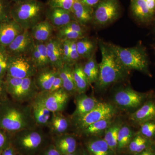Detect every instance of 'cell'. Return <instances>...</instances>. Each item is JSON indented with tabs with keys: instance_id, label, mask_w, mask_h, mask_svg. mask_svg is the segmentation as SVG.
<instances>
[{
	"instance_id": "b9f144b4",
	"label": "cell",
	"mask_w": 155,
	"mask_h": 155,
	"mask_svg": "<svg viewBox=\"0 0 155 155\" xmlns=\"http://www.w3.org/2000/svg\"><path fill=\"white\" fill-rule=\"evenodd\" d=\"M32 62H33L35 65L36 66L37 68L39 69L44 68L43 64L42 61L40 53L38 50L35 47V45L34 48H33L30 54H29Z\"/></svg>"
},
{
	"instance_id": "ffe728a7",
	"label": "cell",
	"mask_w": 155,
	"mask_h": 155,
	"mask_svg": "<svg viewBox=\"0 0 155 155\" xmlns=\"http://www.w3.org/2000/svg\"><path fill=\"white\" fill-rule=\"evenodd\" d=\"M31 108L36 125L48 126L51 117L52 113L45 105L38 94L35 98Z\"/></svg>"
},
{
	"instance_id": "816d5d0a",
	"label": "cell",
	"mask_w": 155,
	"mask_h": 155,
	"mask_svg": "<svg viewBox=\"0 0 155 155\" xmlns=\"http://www.w3.org/2000/svg\"><path fill=\"white\" fill-rule=\"evenodd\" d=\"M64 155H81V149L78 148L77 150L74 153Z\"/></svg>"
},
{
	"instance_id": "6f0895ef",
	"label": "cell",
	"mask_w": 155,
	"mask_h": 155,
	"mask_svg": "<svg viewBox=\"0 0 155 155\" xmlns=\"http://www.w3.org/2000/svg\"><path fill=\"white\" fill-rule=\"evenodd\" d=\"M0 155H1V154H0Z\"/></svg>"
},
{
	"instance_id": "c3c4849f",
	"label": "cell",
	"mask_w": 155,
	"mask_h": 155,
	"mask_svg": "<svg viewBox=\"0 0 155 155\" xmlns=\"http://www.w3.org/2000/svg\"><path fill=\"white\" fill-rule=\"evenodd\" d=\"M135 155H155V143Z\"/></svg>"
},
{
	"instance_id": "f1b7e54d",
	"label": "cell",
	"mask_w": 155,
	"mask_h": 155,
	"mask_svg": "<svg viewBox=\"0 0 155 155\" xmlns=\"http://www.w3.org/2000/svg\"><path fill=\"white\" fill-rule=\"evenodd\" d=\"M123 125L121 120H114L104 134V139L115 155H117L116 148L119 129Z\"/></svg>"
},
{
	"instance_id": "d6a6232c",
	"label": "cell",
	"mask_w": 155,
	"mask_h": 155,
	"mask_svg": "<svg viewBox=\"0 0 155 155\" xmlns=\"http://www.w3.org/2000/svg\"><path fill=\"white\" fill-rule=\"evenodd\" d=\"M95 54L82 65L84 74L87 78L90 84L95 83L98 78L99 74V66L97 63Z\"/></svg>"
},
{
	"instance_id": "7c38bea8",
	"label": "cell",
	"mask_w": 155,
	"mask_h": 155,
	"mask_svg": "<svg viewBox=\"0 0 155 155\" xmlns=\"http://www.w3.org/2000/svg\"><path fill=\"white\" fill-rule=\"evenodd\" d=\"M38 91L34 77L22 79L19 86L9 96L14 101L21 104L36 97Z\"/></svg>"
},
{
	"instance_id": "2e32d148",
	"label": "cell",
	"mask_w": 155,
	"mask_h": 155,
	"mask_svg": "<svg viewBox=\"0 0 155 155\" xmlns=\"http://www.w3.org/2000/svg\"><path fill=\"white\" fill-rule=\"evenodd\" d=\"M45 44L50 66L58 70L64 64L62 41L52 37Z\"/></svg>"
},
{
	"instance_id": "cb8c5ba5",
	"label": "cell",
	"mask_w": 155,
	"mask_h": 155,
	"mask_svg": "<svg viewBox=\"0 0 155 155\" xmlns=\"http://www.w3.org/2000/svg\"><path fill=\"white\" fill-rule=\"evenodd\" d=\"M92 137L85 143L86 150L89 155H115L104 138Z\"/></svg>"
},
{
	"instance_id": "8d00e7d4",
	"label": "cell",
	"mask_w": 155,
	"mask_h": 155,
	"mask_svg": "<svg viewBox=\"0 0 155 155\" xmlns=\"http://www.w3.org/2000/svg\"><path fill=\"white\" fill-rule=\"evenodd\" d=\"M11 3L9 0H0V23L12 19L11 16Z\"/></svg>"
},
{
	"instance_id": "ba28073f",
	"label": "cell",
	"mask_w": 155,
	"mask_h": 155,
	"mask_svg": "<svg viewBox=\"0 0 155 155\" xmlns=\"http://www.w3.org/2000/svg\"><path fill=\"white\" fill-rule=\"evenodd\" d=\"M116 113V108L111 104L99 102L96 107L89 113L72 119L75 129L81 132L89 125L99 120L115 117Z\"/></svg>"
},
{
	"instance_id": "f546056e",
	"label": "cell",
	"mask_w": 155,
	"mask_h": 155,
	"mask_svg": "<svg viewBox=\"0 0 155 155\" xmlns=\"http://www.w3.org/2000/svg\"><path fill=\"white\" fill-rule=\"evenodd\" d=\"M135 134V132L129 125L124 124L122 125L118 134L116 148L117 154L126 151L127 147Z\"/></svg>"
},
{
	"instance_id": "ab89813d",
	"label": "cell",
	"mask_w": 155,
	"mask_h": 155,
	"mask_svg": "<svg viewBox=\"0 0 155 155\" xmlns=\"http://www.w3.org/2000/svg\"><path fill=\"white\" fill-rule=\"evenodd\" d=\"M80 58V56L78 52L76 40H71L69 65L73 66L74 64L78 63Z\"/></svg>"
},
{
	"instance_id": "4316f807",
	"label": "cell",
	"mask_w": 155,
	"mask_h": 155,
	"mask_svg": "<svg viewBox=\"0 0 155 155\" xmlns=\"http://www.w3.org/2000/svg\"><path fill=\"white\" fill-rule=\"evenodd\" d=\"M70 122L62 112L52 113L48 126L51 132L57 136L64 134L69 129Z\"/></svg>"
},
{
	"instance_id": "d590c367",
	"label": "cell",
	"mask_w": 155,
	"mask_h": 155,
	"mask_svg": "<svg viewBox=\"0 0 155 155\" xmlns=\"http://www.w3.org/2000/svg\"><path fill=\"white\" fill-rule=\"evenodd\" d=\"M138 132L145 137L155 140V120L142 124L140 126Z\"/></svg>"
},
{
	"instance_id": "8fae6325",
	"label": "cell",
	"mask_w": 155,
	"mask_h": 155,
	"mask_svg": "<svg viewBox=\"0 0 155 155\" xmlns=\"http://www.w3.org/2000/svg\"><path fill=\"white\" fill-rule=\"evenodd\" d=\"M38 95L52 113L62 112L64 110L70 96L63 88L54 92H41Z\"/></svg>"
},
{
	"instance_id": "6da1fadb",
	"label": "cell",
	"mask_w": 155,
	"mask_h": 155,
	"mask_svg": "<svg viewBox=\"0 0 155 155\" xmlns=\"http://www.w3.org/2000/svg\"><path fill=\"white\" fill-rule=\"evenodd\" d=\"M31 107L23 106L8 98L0 103V128L11 134L35 128Z\"/></svg>"
},
{
	"instance_id": "52a82bcc",
	"label": "cell",
	"mask_w": 155,
	"mask_h": 155,
	"mask_svg": "<svg viewBox=\"0 0 155 155\" xmlns=\"http://www.w3.org/2000/svg\"><path fill=\"white\" fill-rule=\"evenodd\" d=\"M43 141V134L35 128L25 129L11 134V143L17 151L22 152H35L41 146Z\"/></svg>"
},
{
	"instance_id": "7402d4cb",
	"label": "cell",
	"mask_w": 155,
	"mask_h": 155,
	"mask_svg": "<svg viewBox=\"0 0 155 155\" xmlns=\"http://www.w3.org/2000/svg\"><path fill=\"white\" fill-rule=\"evenodd\" d=\"M94 9L77 0L73 4L71 12L75 21L83 26L92 22Z\"/></svg>"
},
{
	"instance_id": "7bdbcfd3",
	"label": "cell",
	"mask_w": 155,
	"mask_h": 155,
	"mask_svg": "<svg viewBox=\"0 0 155 155\" xmlns=\"http://www.w3.org/2000/svg\"><path fill=\"white\" fill-rule=\"evenodd\" d=\"M61 41L64 64H68L69 65L71 40H64Z\"/></svg>"
},
{
	"instance_id": "5bb4252c",
	"label": "cell",
	"mask_w": 155,
	"mask_h": 155,
	"mask_svg": "<svg viewBox=\"0 0 155 155\" xmlns=\"http://www.w3.org/2000/svg\"><path fill=\"white\" fill-rule=\"evenodd\" d=\"M129 119L139 126L145 122L155 120V100L152 97L149 99L140 107L130 114Z\"/></svg>"
},
{
	"instance_id": "484cf974",
	"label": "cell",
	"mask_w": 155,
	"mask_h": 155,
	"mask_svg": "<svg viewBox=\"0 0 155 155\" xmlns=\"http://www.w3.org/2000/svg\"><path fill=\"white\" fill-rule=\"evenodd\" d=\"M155 143V140L145 137L138 131L136 132L130 140L126 151L130 155H135Z\"/></svg>"
},
{
	"instance_id": "8992f818",
	"label": "cell",
	"mask_w": 155,
	"mask_h": 155,
	"mask_svg": "<svg viewBox=\"0 0 155 155\" xmlns=\"http://www.w3.org/2000/svg\"><path fill=\"white\" fill-rule=\"evenodd\" d=\"M93 9L92 22L99 27L113 23L118 19L121 13L119 0H100Z\"/></svg>"
},
{
	"instance_id": "5b68a950",
	"label": "cell",
	"mask_w": 155,
	"mask_h": 155,
	"mask_svg": "<svg viewBox=\"0 0 155 155\" xmlns=\"http://www.w3.org/2000/svg\"><path fill=\"white\" fill-rule=\"evenodd\" d=\"M153 94L152 92H140L130 87H126L119 89L115 92L113 101L114 104L120 109L134 112L149 99L152 97Z\"/></svg>"
},
{
	"instance_id": "db71d44e",
	"label": "cell",
	"mask_w": 155,
	"mask_h": 155,
	"mask_svg": "<svg viewBox=\"0 0 155 155\" xmlns=\"http://www.w3.org/2000/svg\"><path fill=\"white\" fill-rule=\"evenodd\" d=\"M9 1L12 3H15L25 2V1H28V0H9Z\"/></svg>"
},
{
	"instance_id": "bcb514c9",
	"label": "cell",
	"mask_w": 155,
	"mask_h": 155,
	"mask_svg": "<svg viewBox=\"0 0 155 155\" xmlns=\"http://www.w3.org/2000/svg\"><path fill=\"white\" fill-rule=\"evenodd\" d=\"M43 155H63L56 147L51 145L44 152Z\"/></svg>"
},
{
	"instance_id": "ee69618b",
	"label": "cell",
	"mask_w": 155,
	"mask_h": 155,
	"mask_svg": "<svg viewBox=\"0 0 155 155\" xmlns=\"http://www.w3.org/2000/svg\"><path fill=\"white\" fill-rule=\"evenodd\" d=\"M62 88H63V82H62V79L59 75L58 72V75L54 81V83L52 85L50 91L48 92H54L57 91Z\"/></svg>"
},
{
	"instance_id": "603a6c76",
	"label": "cell",
	"mask_w": 155,
	"mask_h": 155,
	"mask_svg": "<svg viewBox=\"0 0 155 155\" xmlns=\"http://www.w3.org/2000/svg\"><path fill=\"white\" fill-rule=\"evenodd\" d=\"M73 66L64 64L58 69V73L63 82V88L70 96L77 94L73 76Z\"/></svg>"
},
{
	"instance_id": "ac0fdd59",
	"label": "cell",
	"mask_w": 155,
	"mask_h": 155,
	"mask_svg": "<svg viewBox=\"0 0 155 155\" xmlns=\"http://www.w3.org/2000/svg\"><path fill=\"white\" fill-rule=\"evenodd\" d=\"M130 10L134 19L142 24L148 25L155 20L145 0H131Z\"/></svg>"
},
{
	"instance_id": "d6986e66",
	"label": "cell",
	"mask_w": 155,
	"mask_h": 155,
	"mask_svg": "<svg viewBox=\"0 0 155 155\" xmlns=\"http://www.w3.org/2000/svg\"><path fill=\"white\" fill-rule=\"evenodd\" d=\"M93 97L85 93L77 94L75 99V109L72 114V118L83 116L94 109L99 103Z\"/></svg>"
},
{
	"instance_id": "9a60e30c",
	"label": "cell",
	"mask_w": 155,
	"mask_h": 155,
	"mask_svg": "<svg viewBox=\"0 0 155 155\" xmlns=\"http://www.w3.org/2000/svg\"><path fill=\"white\" fill-rule=\"evenodd\" d=\"M24 30L13 19L0 23V45L7 47Z\"/></svg>"
},
{
	"instance_id": "e575fe53",
	"label": "cell",
	"mask_w": 155,
	"mask_h": 155,
	"mask_svg": "<svg viewBox=\"0 0 155 155\" xmlns=\"http://www.w3.org/2000/svg\"><path fill=\"white\" fill-rule=\"evenodd\" d=\"M9 54L6 48L0 45V79L5 80L7 75Z\"/></svg>"
},
{
	"instance_id": "3957f363",
	"label": "cell",
	"mask_w": 155,
	"mask_h": 155,
	"mask_svg": "<svg viewBox=\"0 0 155 155\" xmlns=\"http://www.w3.org/2000/svg\"><path fill=\"white\" fill-rule=\"evenodd\" d=\"M39 0H28L13 3L11 18L24 30H30L35 25L43 20L47 8Z\"/></svg>"
},
{
	"instance_id": "f35d334b",
	"label": "cell",
	"mask_w": 155,
	"mask_h": 155,
	"mask_svg": "<svg viewBox=\"0 0 155 155\" xmlns=\"http://www.w3.org/2000/svg\"><path fill=\"white\" fill-rule=\"evenodd\" d=\"M35 46L38 50L41 57L44 68L50 66L45 43L35 41Z\"/></svg>"
},
{
	"instance_id": "74e56055",
	"label": "cell",
	"mask_w": 155,
	"mask_h": 155,
	"mask_svg": "<svg viewBox=\"0 0 155 155\" xmlns=\"http://www.w3.org/2000/svg\"><path fill=\"white\" fill-rule=\"evenodd\" d=\"M77 0H47L46 6L51 8H58L71 11L72 6Z\"/></svg>"
},
{
	"instance_id": "681fc988",
	"label": "cell",
	"mask_w": 155,
	"mask_h": 155,
	"mask_svg": "<svg viewBox=\"0 0 155 155\" xmlns=\"http://www.w3.org/2000/svg\"><path fill=\"white\" fill-rule=\"evenodd\" d=\"M152 14L155 17V0H145Z\"/></svg>"
},
{
	"instance_id": "836d02e7",
	"label": "cell",
	"mask_w": 155,
	"mask_h": 155,
	"mask_svg": "<svg viewBox=\"0 0 155 155\" xmlns=\"http://www.w3.org/2000/svg\"><path fill=\"white\" fill-rule=\"evenodd\" d=\"M56 37L61 41L77 40L85 36V33H81L64 27L56 28Z\"/></svg>"
},
{
	"instance_id": "83f0119b",
	"label": "cell",
	"mask_w": 155,
	"mask_h": 155,
	"mask_svg": "<svg viewBox=\"0 0 155 155\" xmlns=\"http://www.w3.org/2000/svg\"><path fill=\"white\" fill-rule=\"evenodd\" d=\"M114 117L99 120L89 125L81 132L84 135L90 137H99L104 134L106 130L115 120Z\"/></svg>"
},
{
	"instance_id": "30bf717a",
	"label": "cell",
	"mask_w": 155,
	"mask_h": 155,
	"mask_svg": "<svg viewBox=\"0 0 155 155\" xmlns=\"http://www.w3.org/2000/svg\"><path fill=\"white\" fill-rule=\"evenodd\" d=\"M35 45L30 30H24L6 47L9 55H29Z\"/></svg>"
},
{
	"instance_id": "7a4b0ae2",
	"label": "cell",
	"mask_w": 155,
	"mask_h": 155,
	"mask_svg": "<svg viewBox=\"0 0 155 155\" xmlns=\"http://www.w3.org/2000/svg\"><path fill=\"white\" fill-rule=\"evenodd\" d=\"M98 45L102 59L99 64V74L95 86L97 89L101 91L114 84L125 80L130 71L121 64L109 43L100 40Z\"/></svg>"
},
{
	"instance_id": "9f6ffc18",
	"label": "cell",
	"mask_w": 155,
	"mask_h": 155,
	"mask_svg": "<svg viewBox=\"0 0 155 155\" xmlns=\"http://www.w3.org/2000/svg\"></svg>"
},
{
	"instance_id": "4fadbf2b",
	"label": "cell",
	"mask_w": 155,
	"mask_h": 155,
	"mask_svg": "<svg viewBox=\"0 0 155 155\" xmlns=\"http://www.w3.org/2000/svg\"><path fill=\"white\" fill-rule=\"evenodd\" d=\"M45 19H47L55 29L63 27L72 21H75L71 11L60 8H51L47 6L45 13Z\"/></svg>"
},
{
	"instance_id": "f907efd6",
	"label": "cell",
	"mask_w": 155,
	"mask_h": 155,
	"mask_svg": "<svg viewBox=\"0 0 155 155\" xmlns=\"http://www.w3.org/2000/svg\"><path fill=\"white\" fill-rule=\"evenodd\" d=\"M81 3L90 7L93 8L100 0H79Z\"/></svg>"
},
{
	"instance_id": "7dc6e473",
	"label": "cell",
	"mask_w": 155,
	"mask_h": 155,
	"mask_svg": "<svg viewBox=\"0 0 155 155\" xmlns=\"http://www.w3.org/2000/svg\"><path fill=\"white\" fill-rule=\"evenodd\" d=\"M17 150L11 142L6 148L3 150L1 155H17Z\"/></svg>"
},
{
	"instance_id": "e0dca14e",
	"label": "cell",
	"mask_w": 155,
	"mask_h": 155,
	"mask_svg": "<svg viewBox=\"0 0 155 155\" xmlns=\"http://www.w3.org/2000/svg\"><path fill=\"white\" fill-rule=\"evenodd\" d=\"M58 74V70L51 66L38 70L34 78L39 91H49Z\"/></svg>"
},
{
	"instance_id": "11a10c76",
	"label": "cell",
	"mask_w": 155,
	"mask_h": 155,
	"mask_svg": "<svg viewBox=\"0 0 155 155\" xmlns=\"http://www.w3.org/2000/svg\"></svg>"
},
{
	"instance_id": "277c9868",
	"label": "cell",
	"mask_w": 155,
	"mask_h": 155,
	"mask_svg": "<svg viewBox=\"0 0 155 155\" xmlns=\"http://www.w3.org/2000/svg\"><path fill=\"white\" fill-rule=\"evenodd\" d=\"M109 45L123 66L128 70H136L152 77L150 70V61L146 48L141 44L131 48H123L114 44Z\"/></svg>"
},
{
	"instance_id": "f6af8a7d",
	"label": "cell",
	"mask_w": 155,
	"mask_h": 155,
	"mask_svg": "<svg viewBox=\"0 0 155 155\" xmlns=\"http://www.w3.org/2000/svg\"><path fill=\"white\" fill-rule=\"evenodd\" d=\"M5 80L0 79V103L8 98Z\"/></svg>"
},
{
	"instance_id": "1f68e13d",
	"label": "cell",
	"mask_w": 155,
	"mask_h": 155,
	"mask_svg": "<svg viewBox=\"0 0 155 155\" xmlns=\"http://www.w3.org/2000/svg\"><path fill=\"white\" fill-rule=\"evenodd\" d=\"M73 70L77 94L85 93L90 84L84 72L82 65L78 62L73 65Z\"/></svg>"
},
{
	"instance_id": "d4e9b609",
	"label": "cell",
	"mask_w": 155,
	"mask_h": 155,
	"mask_svg": "<svg viewBox=\"0 0 155 155\" xmlns=\"http://www.w3.org/2000/svg\"><path fill=\"white\" fill-rule=\"evenodd\" d=\"M54 145L63 155L74 153L77 150V142L75 137L64 134L57 136Z\"/></svg>"
},
{
	"instance_id": "f5cc1de1",
	"label": "cell",
	"mask_w": 155,
	"mask_h": 155,
	"mask_svg": "<svg viewBox=\"0 0 155 155\" xmlns=\"http://www.w3.org/2000/svg\"><path fill=\"white\" fill-rule=\"evenodd\" d=\"M81 155H89L87 152V151L86 149L83 148L81 149Z\"/></svg>"
},
{
	"instance_id": "44dd1931",
	"label": "cell",
	"mask_w": 155,
	"mask_h": 155,
	"mask_svg": "<svg viewBox=\"0 0 155 155\" xmlns=\"http://www.w3.org/2000/svg\"><path fill=\"white\" fill-rule=\"evenodd\" d=\"M55 28L47 19H45L35 25L30 30L35 41L46 43L52 37Z\"/></svg>"
},
{
	"instance_id": "4dcf8cb0",
	"label": "cell",
	"mask_w": 155,
	"mask_h": 155,
	"mask_svg": "<svg viewBox=\"0 0 155 155\" xmlns=\"http://www.w3.org/2000/svg\"><path fill=\"white\" fill-rule=\"evenodd\" d=\"M97 45L94 41L86 36L76 40L78 52L80 58L87 60L90 58L95 54Z\"/></svg>"
},
{
	"instance_id": "60d3db41",
	"label": "cell",
	"mask_w": 155,
	"mask_h": 155,
	"mask_svg": "<svg viewBox=\"0 0 155 155\" xmlns=\"http://www.w3.org/2000/svg\"><path fill=\"white\" fill-rule=\"evenodd\" d=\"M11 134L0 128V154L11 143Z\"/></svg>"
},
{
	"instance_id": "9c48e42d",
	"label": "cell",
	"mask_w": 155,
	"mask_h": 155,
	"mask_svg": "<svg viewBox=\"0 0 155 155\" xmlns=\"http://www.w3.org/2000/svg\"><path fill=\"white\" fill-rule=\"evenodd\" d=\"M38 69L29 55H9L7 75L24 79L34 77Z\"/></svg>"
}]
</instances>
